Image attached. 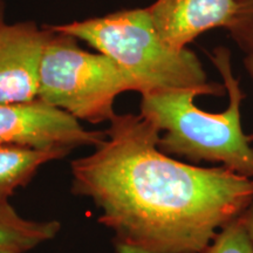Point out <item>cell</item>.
Instances as JSON below:
<instances>
[{
  "label": "cell",
  "mask_w": 253,
  "mask_h": 253,
  "mask_svg": "<svg viewBox=\"0 0 253 253\" xmlns=\"http://www.w3.org/2000/svg\"><path fill=\"white\" fill-rule=\"evenodd\" d=\"M69 149H37L14 144H0V203L8 202L15 189L27 185L39 167L60 160Z\"/></svg>",
  "instance_id": "8"
},
{
  "label": "cell",
  "mask_w": 253,
  "mask_h": 253,
  "mask_svg": "<svg viewBox=\"0 0 253 253\" xmlns=\"http://www.w3.org/2000/svg\"><path fill=\"white\" fill-rule=\"evenodd\" d=\"M0 253H15V252H12V251H0Z\"/></svg>",
  "instance_id": "15"
},
{
  "label": "cell",
  "mask_w": 253,
  "mask_h": 253,
  "mask_svg": "<svg viewBox=\"0 0 253 253\" xmlns=\"http://www.w3.org/2000/svg\"><path fill=\"white\" fill-rule=\"evenodd\" d=\"M240 49L253 52V0H235V14L227 28Z\"/></svg>",
  "instance_id": "11"
},
{
  "label": "cell",
  "mask_w": 253,
  "mask_h": 253,
  "mask_svg": "<svg viewBox=\"0 0 253 253\" xmlns=\"http://www.w3.org/2000/svg\"><path fill=\"white\" fill-rule=\"evenodd\" d=\"M128 90L137 91L136 84L113 60L81 49L75 38L50 30L38 100L77 120L100 123L116 115V97Z\"/></svg>",
  "instance_id": "4"
},
{
  "label": "cell",
  "mask_w": 253,
  "mask_h": 253,
  "mask_svg": "<svg viewBox=\"0 0 253 253\" xmlns=\"http://www.w3.org/2000/svg\"><path fill=\"white\" fill-rule=\"evenodd\" d=\"M243 219H244L245 226L253 243V204L243 213Z\"/></svg>",
  "instance_id": "12"
},
{
  "label": "cell",
  "mask_w": 253,
  "mask_h": 253,
  "mask_svg": "<svg viewBox=\"0 0 253 253\" xmlns=\"http://www.w3.org/2000/svg\"><path fill=\"white\" fill-rule=\"evenodd\" d=\"M202 253H253L243 214L224 226Z\"/></svg>",
  "instance_id": "10"
},
{
  "label": "cell",
  "mask_w": 253,
  "mask_h": 253,
  "mask_svg": "<svg viewBox=\"0 0 253 253\" xmlns=\"http://www.w3.org/2000/svg\"><path fill=\"white\" fill-rule=\"evenodd\" d=\"M229 93V106L221 113L199 109L195 89H162L142 94L141 114L153 123L160 136L158 148L167 155L192 162L220 163L240 175L253 178L252 136H246L240 121V103L245 95L233 77L230 50L217 47L210 55Z\"/></svg>",
  "instance_id": "2"
},
{
  "label": "cell",
  "mask_w": 253,
  "mask_h": 253,
  "mask_svg": "<svg viewBox=\"0 0 253 253\" xmlns=\"http://www.w3.org/2000/svg\"><path fill=\"white\" fill-rule=\"evenodd\" d=\"M4 24V7H2L1 1H0V26Z\"/></svg>",
  "instance_id": "14"
},
{
  "label": "cell",
  "mask_w": 253,
  "mask_h": 253,
  "mask_svg": "<svg viewBox=\"0 0 253 253\" xmlns=\"http://www.w3.org/2000/svg\"><path fill=\"white\" fill-rule=\"evenodd\" d=\"M109 122L94 153L72 162V188L101 211L118 253H202L253 204V178L173 160L142 115Z\"/></svg>",
  "instance_id": "1"
},
{
  "label": "cell",
  "mask_w": 253,
  "mask_h": 253,
  "mask_svg": "<svg viewBox=\"0 0 253 253\" xmlns=\"http://www.w3.org/2000/svg\"><path fill=\"white\" fill-rule=\"evenodd\" d=\"M49 28L86 41L108 56L132 79L141 95L173 88L195 89L201 95L224 93L220 84L208 80L192 50L172 48L164 42L148 8L125 9Z\"/></svg>",
  "instance_id": "3"
},
{
  "label": "cell",
  "mask_w": 253,
  "mask_h": 253,
  "mask_svg": "<svg viewBox=\"0 0 253 253\" xmlns=\"http://www.w3.org/2000/svg\"><path fill=\"white\" fill-rule=\"evenodd\" d=\"M50 30L33 23L0 26V104L38 100L40 68Z\"/></svg>",
  "instance_id": "6"
},
{
  "label": "cell",
  "mask_w": 253,
  "mask_h": 253,
  "mask_svg": "<svg viewBox=\"0 0 253 253\" xmlns=\"http://www.w3.org/2000/svg\"><path fill=\"white\" fill-rule=\"evenodd\" d=\"M59 230L58 221L27 220L8 202L0 203V251L25 253L54 238Z\"/></svg>",
  "instance_id": "9"
},
{
  "label": "cell",
  "mask_w": 253,
  "mask_h": 253,
  "mask_svg": "<svg viewBox=\"0 0 253 253\" xmlns=\"http://www.w3.org/2000/svg\"><path fill=\"white\" fill-rule=\"evenodd\" d=\"M106 131H90L66 112L37 100L24 104H0V144L37 149L80 145L97 147Z\"/></svg>",
  "instance_id": "5"
},
{
  "label": "cell",
  "mask_w": 253,
  "mask_h": 253,
  "mask_svg": "<svg viewBox=\"0 0 253 253\" xmlns=\"http://www.w3.org/2000/svg\"><path fill=\"white\" fill-rule=\"evenodd\" d=\"M164 42L186 48L204 32L229 28L235 14V0H156L147 7Z\"/></svg>",
  "instance_id": "7"
},
{
  "label": "cell",
  "mask_w": 253,
  "mask_h": 253,
  "mask_svg": "<svg viewBox=\"0 0 253 253\" xmlns=\"http://www.w3.org/2000/svg\"><path fill=\"white\" fill-rule=\"evenodd\" d=\"M244 63H245L246 69H248L249 74L251 75V78L253 79V52L248 53V54H246ZM252 138H253V136H252Z\"/></svg>",
  "instance_id": "13"
}]
</instances>
